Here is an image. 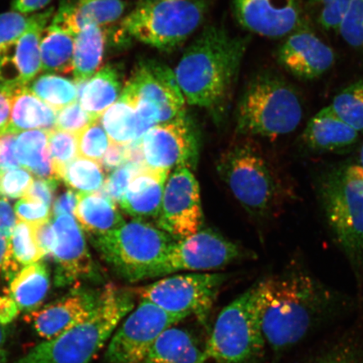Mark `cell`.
I'll list each match as a JSON object with an SVG mask.
<instances>
[{"label":"cell","instance_id":"cell-51","mask_svg":"<svg viewBox=\"0 0 363 363\" xmlns=\"http://www.w3.org/2000/svg\"><path fill=\"white\" fill-rule=\"evenodd\" d=\"M127 162L126 146L111 143L101 159V164L104 170L113 172Z\"/></svg>","mask_w":363,"mask_h":363},{"label":"cell","instance_id":"cell-24","mask_svg":"<svg viewBox=\"0 0 363 363\" xmlns=\"http://www.w3.org/2000/svg\"><path fill=\"white\" fill-rule=\"evenodd\" d=\"M124 86L121 67L108 65L84 83L79 101L84 110L98 121L120 99Z\"/></svg>","mask_w":363,"mask_h":363},{"label":"cell","instance_id":"cell-26","mask_svg":"<svg viewBox=\"0 0 363 363\" xmlns=\"http://www.w3.org/2000/svg\"><path fill=\"white\" fill-rule=\"evenodd\" d=\"M75 217L91 238L110 233L125 224L115 203L101 193L79 192Z\"/></svg>","mask_w":363,"mask_h":363},{"label":"cell","instance_id":"cell-5","mask_svg":"<svg viewBox=\"0 0 363 363\" xmlns=\"http://www.w3.org/2000/svg\"><path fill=\"white\" fill-rule=\"evenodd\" d=\"M134 308L133 294L108 284L96 311L58 337L45 340L16 363H89Z\"/></svg>","mask_w":363,"mask_h":363},{"label":"cell","instance_id":"cell-30","mask_svg":"<svg viewBox=\"0 0 363 363\" xmlns=\"http://www.w3.org/2000/svg\"><path fill=\"white\" fill-rule=\"evenodd\" d=\"M50 288V276L43 262L33 263L22 269L11 280L10 295L20 311H38Z\"/></svg>","mask_w":363,"mask_h":363},{"label":"cell","instance_id":"cell-57","mask_svg":"<svg viewBox=\"0 0 363 363\" xmlns=\"http://www.w3.org/2000/svg\"><path fill=\"white\" fill-rule=\"evenodd\" d=\"M7 339V329L6 326L0 325V347L3 346Z\"/></svg>","mask_w":363,"mask_h":363},{"label":"cell","instance_id":"cell-28","mask_svg":"<svg viewBox=\"0 0 363 363\" xmlns=\"http://www.w3.org/2000/svg\"><path fill=\"white\" fill-rule=\"evenodd\" d=\"M111 143L128 145L138 143L151 129L139 116L133 103L120 97L99 118Z\"/></svg>","mask_w":363,"mask_h":363},{"label":"cell","instance_id":"cell-22","mask_svg":"<svg viewBox=\"0 0 363 363\" xmlns=\"http://www.w3.org/2000/svg\"><path fill=\"white\" fill-rule=\"evenodd\" d=\"M169 175V171L144 165L131 179L119 203L122 211L136 220H157Z\"/></svg>","mask_w":363,"mask_h":363},{"label":"cell","instance_id":"cell-13","mask_svg":"<svg viewBox=\"0 0 363 363\" xmlns=\"http://www.w3.org/2000/svg\"><path fill=\"white\" fill-rule=\"evenodd\" d=\"M145 165L169 171L191 170L198 162L199 140L194 121L186 113L152 127L140 140Z\"/></svg>","mask_w":363,"mask_h":363},{"label":"cell","instance_id":"cell-19","mask_svg":"<svg viewBox=\"0 0 363 363\" xmlns=\"http://www.w3.org/2000/svg\"><path fill=\"white\" fill-rule=\"evenodd\" d=\"M101 291L75 290L67 296L30 313L35 333L51 340L88 320L101 301Z\"/></svg>","mask_w":363,"mask_h":363},{"label":"cell","instance_id":"cell-38","mask_svg":"<svg viewBox=\"0 0 363 363\" xmlns=\"http://www.w3.org/2000/svg\"><path fill=\"white\" fill-rule=\"evenodd\" d=\"M53 11V8H50L34 15L16 11L0 13V58L35 24L52 16Z\"/></svg>","mask_w":363,"mask_h":363},{"label":"cell","instance_id":"cell-43","mask_svg":"<svg viewBox=\"0 0 363 363\" xmlns=\"http://www.w3.org/2000/svg\"><path fill=\"white\" fill-rule=\"evenodd\" d=\"M94 121L77 101L57 111L56 130L79 135Z\"/></svg>","mask_w":363,"mask_h":363},{"label":"cell","instance_id":"cell-11","mask_svg":"<svg viewBox=\"0 0 363 363\" xmlns=\"http://www.w3.org/2000/svg\"><path fill=\"white\" fill-rule=\"evenodd\" d=\"M167 312L142 299L135 310L127 316L108 344V363H140L164 331L187 318Z\"/></svg>","mask_w":363,"mask_h":363},{"label":"cell","instance_id":"cell-53","mask_svg":"<svg viewBox=\"0 0 363 363\" xmlns=\"http://www.w3.org/2000/svg\"><path fill=\"white\" fill-rule=\"evenodd\" d=\"M17 221L11 203L6 198H0V235L10 240Z\"/></svg>","mask_w":363,"mask_h":363},{"label":"cell","instance_id":"cell-6","mask_svg":"<svg viewBox=\"0 0 363 363\" xmlns=\"http://www.w3.org/2000/svg\"><path fill=\"white\" fill-rule=\"evenodd\" d=\"M303 116L296 89L283 76L267 71L254 76L235 111L238 133L278 138L296 130Z\"/></svg>","mask_w":363,"mask_h":363},{"label":"cell","instance_id":"cell-2","mask_svg":"<svg viewBox=\"0 0 363 363\" xmlns=\"http://www.w3.org/2000/svg\"><path fill=\"white\" fill-rule=\"evenodd\" d=\"M248 38L230 35L207 26L186 49L174 74L190 106L217 111L223 108L237 82Z\"/></svg>","mask_w":363,"mask_h":363},{"label":"cell","instance_id":"cell-60","mask_svg":"<svg viewBox=\"0 0 363 363\" xmlns=\"http://www.w3.org/2000/svg\"><path fill=\"white\" fill-rule=\"evenodd\" d=\"M78 1L83 2V1H87V0H78Z\"/></svg>","mask_w":363,"mask_h":363},{"label":"cell","instance_id":"cell-20","mask_svg":"<svg viewBox=\"0 0 363 363\" xmlns=\"http://www.w3.org/2000/svg\"><path fill=\"white\" fill-rule=\"evenodd\" d=\"M50 18L35 24L0 58V83L22 87L35 79L42 70L40 40Z\"/></svg>","mask_w":363,"mask_h":363},{"label":"cell","instance_id":"cell-47","mask_svg":"<svg viewBox=\"0 0 363 363\" xmlns=\"http://www.w3.org/2000/svg\"><path fill=\"white\" fill-rule=\"evenodd\" d=\"M58 184L59 179L56 178L35 179L25 197L42 202L50 208L53 202L54 194L57 191Z\"/></svg>","mask_w":363,"mask_h":363},{"label":"cell","instance_id":"cell-23","mask_svg":"<svg viewBox=\"0 0 363 363\" xmlns=\"http://www.w3.org/2000/svg\"><path fill=\"white\" fill-rule=\"evenodd\" d=\"M359 138L360 133L345 123L328 106L308 122L301 135V142L313 152H335L353 147Z\"/></svg>","mask_w":363,"mask_h":363},{"label":"cell","instance_id":"cell-29","mask_svg":"<svg viewBox=\"0 0 363 363\" xmlns=\"http://www.w3.org/2000/svg\"><path fill=\"white\" fill-rule=\"evenodd\" d=\"M106 44L102 27H86L75 36L72 74L77 84L86 83L99 69Z\"/></svg>","mask_w":363,"mask_h":363},{"label":"cell","instance_id":"cell-17","mask_svg":"<svg viewBox=\"0 0 363 363\" xmlns=\"http://www.w3.org/2000/svg\"><path fill=\"white\" fill-rule=\"evenodd\" d=\"M277 59L294 78L308 81L320 78L334 66L335 53L314 31L303 26L286 38Z\"/></svg>","mask_w":363,"mask_h":363},{"label":"cell","instance_id":"cell-36","mask_svg":"<svg viewBox=\"0 0 363 363\" xmlns=\"http://www.w3.org/2000/svg\"><path fill=\"white\" fill-rule=\"evenodd\" d=\"M61 179L79 193H94L103 188L106 175L101 163L80 157L65 167Z\"/></svg>","mask_w":363,"mask_h":363},{"label":"cell","instance_id":"cell-39","mask_svg":"<svg viewBox=\"0 0 363 363\" xmlns=\"http://www.w3.org/2000/svg\"><path fill=\"white\" fill-rule=\"evenodd\" d=\"M48 146L54 174L61 180L65 167L79 156L78 135L59 130L49 131Z\"/></svg>","mask_w":363,"mask_h":363},{"label":"cell","instance_id":"cell-45","mask_svg":"<svg viewBox=\"0 0 363 363\" xmlns=\"http://www.w3.org/2000/svg\"><path fill=\"white\" fill-rule=\"evenodd\" d=\"M350 0H313L319 7V21L328 30H338Z\"/></svg>","mask_w":363,"mask_h":363},{"label":"cell","instance_id":"cell-37","mask_svg":"<svg viewBox=\"0 0 363 363\" xmlns=\"http://www.w3.org/2000/svg\"><path fill=\"white\" fill-rule=\"evenodd\" d=\"M329 106L340 120L361 133L363 131V79L340 91Z\"/></svg>","mask_w":363,"mask_h":363},{"label":"cell","instance_id":"cell-31","mask_svg":"<svg viewBox=\"0 0 363 363\" xmlns=\"http://www.w3.org/2000/svg\"><path fill=\"white\" fill-rule=\"evenodd\" d=\"M49 131L33 130L17 135L16 155L23 169L38 179L56 178L48 146ZM57 179V178H56Z\"/></svg>","mask_w":363,"mask_h":363},{"label":"cell","instance_id":"cell-4","mask_svg":"<svg viewBox=\"0 0 363 363\" xmlns=\"http://www.w3.org/2000/svg\"><path fill=\"white\" fill-rule=\"evenodd\" d=\"M217 171L237 201L257 220L276 216L296 195L293 185L252 143L227 149L218 160Z\"/></svg>","mask_w":363,"mask_h":363},{"label":"cell","instance_id":"cell-7","mask_svg":"<svg viewBox=\"0 0 363 363\" xmlns=\"http://www.w3.org/2000/svg\"><path fill=\"white\" fill-rule=\"evenodd\" d=\"M207 0H139L122 21V34L160 50L178 48L202 25Z\"/></svg>","mask_w":363,"mask_h":363},{"label":"cell","instance_id":"cell-12","mask_svg":"<svg viewBox=\"0 0 363 363\" xmlns=\"http://www.w3.org/2000/svg\"><path fill=\"white\" fill-rule=\"evenodd\" d=\"M242 256V250L211 229L172 245L148 276V279L184 271H210L222 269Z\"/></svg>","mask_w":363,"mask_h":363},{"label":"cell","instance_id":"cell-14","mask_svg":"<svg viewBox=\"0 0 363 363\" xmlns=\"http://www.w3.org/2000/svg\"><path fill=\"white\" fill-rule=\"evenodd\" d=\"M121 97L151 108L159 123L185 113V99L174 72L157 61L139 62L125 84Z\"/></svg>","mask_w":363,"mask_h":363},{"label":"cell","instance_id":"cell-35","mask_svg":"<svg viewBox=\"0 0 363 363\" xmlns=\"http://www.w3.org/2000/svg\"><path fill=\"white\" fill-rule=\"evenodd\" d=\"M305 363H363V338L347 331L320 349Z\"/></svg>","mask_w":363,"mask_h":363},{"label":"cell","instance_id":"cell-52","mask_svg":"<svg viewBox=\"0 0 363 363\" xmlns=\"http://www.w3.org/2000/svg\"><path fill=\"white\" fill-rule=\"evenodd\" d=\"M78 194L69 189L59 195L53 203V216L55 218L68 215L75 216L77 206H78Z\"/></svg>","mask_w":363,"mask_h":363},{"label":"cell","instance_id":"cell-48","mask_svg":"<svg viewBox=\"0 0 363 363\" xmlns=\"http://www.w3.org/2000/svg\"><path fill=\"white\" fill-rule=\"evenodd\" d=\"M16 138L15 134L0 136V174L21 167L16 155Z\"/></svg>","mask_w":363,"mask_h":363},{"label":"cell","instance_id":"cell-32","mask_svg":"<svg viewBox=\"0 0 363 363\" xmlns=\"http://www.w3.org/2000/svg\"><path fill=\"white\" fill-rule=\"evenodd\" d=\"M45 257L35 242L33 225L18 220L12 237L9 240L4 267V277L12 280L19 272Z\"/></svg>","mask_w":363,"mask_h":363},{"label":"cell","instance_id":"cell-59","mask_svg":"<svg viewBox=\"0 0 363 363\" xmlns=\"http://www.w3.org/2000/svg\"><path fill=\"white\" fill-rule=\"evenodd\" d=\"M6 352L0 348V363H6Z\"/></svg>","mask_w":363,"mask_h":363},{"label":"cell","instance_id":"cell-27","mask_svg":"<svg viewBox=\"0 0 363 363\" xmlns=\"http://www.w3.org/2000/svg\"><path fill=\"white\" fill-rule=\"evenodd\" d=\"M193 335L174 326L166 330L140 363H206Z\"/></svg>","mask_w":363,"mask_h":363},{"label":"cell","instance_id":"cell-16","mask_svg":"<svg viewBox=\"0 0 363 363\" xmlns=\"http://www.w3.org/2000/svg\"><path fill=\"white\" fill-rule=\"evenodd\" d=\"M233 8L244 29L264 38H287L303 26L298 0H233Z\"/></svg>","mask_w":363,"mask_h":363},{"label":"cell","instance_id":"cell-50","mask_svg":"<svg viewBox=\"0 0 363 363\" xmlns=\"http://www.w3.org/2000/svg\"><path fill=\"white\" fill-rule=\"evenodd\" d=\"M35 242L45 256H52L56 246V233L51 221L34 225Z\"/></svg>","mask_w":363,"mask_h":363},{"label":"cell","instance_id":"cell-18","mask_svg":"<svg viewBox=\"0 0 363 363\" xmlns=\"http://www.w3.org/2000/svg\"><path fill=\"white\" fill-rule=\"evenodd\" d=\"M56 246L52 257L56 262V284L63 286L94 274L83 230L71 216H60L52 223Z\"/></svg>","mask_w":363,"mask_h":363},{"label":"cell","instance_id":"cell-44","mask_svg":"<svg viewBox=\"0 0 363 363\" xmlns=\"http://www.w3.org/2000/svg\"><path fill=\"white\" fill-rule=\"evenodd\" d=\"M33 177L26 169H17L0 174V194L10 199L26 196L33 184Z\"/></svg>","mask_w":363,"mask_h":363},{"label":"cell","instance_id":"cell-58","mask_svg":"<svg viewBox=\"0 0 363 363\" xmlns=\"http://www.w3.org/2000/svg\"><path fill=\"white\" fill-rule=\"evenodd\" d=\"M357 164L358 166H359L361 167V169H363V143L360 147L359 156H358V160H357Z\"/></svg>","mask_w":363,"mask_h":363},{"label":"cell","instance_id":"cell-8","mask_svg":"<svg viewBox=\"0 0 363 363\" xmlns=\"http://www.w3.org/2000/svg\"><path fill=\"white\" fill-rule=\"evenodd\" d=\"M91 239L104 259L129 282L148 279L153 267L176 242L165 231L136 220Z\"/></svg>","mask_w":363,"mask_h":363},{"label":"cell","instance_id":"cell-3","mask_svg":"<svg viewBox=\"0 0 363 363\" xmlns=\"http://www.w3.org/2000/svg\"><path fill=\"white\" fill-rule=\"evenodd\" d=\"M318 201L331 237L363 284V169L357 163L330 167L317 176Z\"/></svg>","mask_w":363,"mask_h":363},{"label":"cell","instance_id":"cell-55","mask_svg":"<svg viewBox=\"0 0 363 363\" xmlns=\"http://www.w3.org/2000/svg\"><path fill=\"white\" fill-rule=\"evenodd\" d=\"M50 2L51 0H13L12 10L22 13H30L42 10Z\"/></svg>","mask_w":363,"mask_h":363},{"label":"cell","instance_id":"cell-34","mask_svg":"<svg viewBox=\"0 0 363 363\" xmlns=\"http://www.w3.org/2000/svg\"><path fill=\"white\" fill-rule=\"evenodd\" d=\"M75 82L55 74H44L31 81L27 85L40 101L48 104L56 111L69 104L79 101V90Z\"/></svg>","mask_w":363,"mask_h":363},{"label":"cell","instance_id":"cell-33","mask_svg":"<svg viewBox=\"0 0 363 363\" xmlns=\"http://www.w3.org/2000/svg\"><path fill=\"white\" fill-rule=\"evenodd\" d=\"M75 36L48 26L40 40L42 70L49 74L72 72Z\"/></svg>","mask_w":363,"mask_h":363},{"label":"cell","instance_id":"cell-41","mask_svg":"<svg viewBox=\"0 0 363 363\" xmlns=\"http://www.w3.org/2000/svg\"><path fill=\"white\" fill-rule=\"evenodd\" d=\"M338 33L349 47L363 51V0H350Z\"/></svg>","mask_w":363,"mask_h":363},{"label":"cell","instance_id":"cell-49","mask_svg":"<svg viewBox=\"0 0 363 363\" xmlns=\"http://www.w3.org/2000/svg\"><path fill=\"white\" fill-rule=\"evenodd\" d=\"M16 88V86L0 83V136L7 134Z\"/></svg>","mask_w":363,"mask_h":363},{"label":"cell","instance_id":"cell-46","mask_svg":"<svg viewBox=\"0 0 363 363\" xmlns=\"http://www.w3.org/2000/svg\"><path fill=\"white\" fill-rule=\"evenodd\" d=\"M18 220L31 225H38L50 220V208L42 202L26 197L18 201L15 206Z\"/></svg>","mask_w":363,"mask_h":363},{"label":"cell","instance_id":"cell-42","mask_svg":"<svg viewBox=\"0 0 363 363\" xmlns=\"http://www.w3.org/2000/svg\"><path fill=\"white\" fill-rule=\"evenodd\" d=\"M145 164L134 162H126L123 165L111 172L103 186V195L113 203H120L128 189L133 177Z\"/></svg>","mask_w":363,"mask_h":363},{"label":"cell","instance_id":"cell-1","mask_svg":"<svg viewBox=\"0 0 363 363\" xmlns=\"http://www.w3.org/2000/svg\"><path fill=\"white\" fill-rule=\"evenodd\" d=\"M257 291L263 337L277 354L292 350L352 306L350 298L321 282L298 258L257 283Z\"/></svg>","mask_w":363,"mask_h":363},{"label":"cell","instance_id":"cell-54","mask_svg":"<svg viewBox=\"0 0 363 363\" xmlns=\"http://www.w3.org/2000/svg\"><path fill=\"white\" fill-rule=\"evenodd\" d=\"M20 308L10 294L0 296V325L11 323L20 314Z\"/></svg>","mask_w":363,"mask_h":363},{"label":"cell","instance_id":"cell-15","mask_svg":"<svg viewBox=\"0 0 363 363\" xmlns=\"http://www.w3.org/2000/svg\"><path fill=\"white\" fill-rule=\"evenodd\" d=\"M158 228L176 242L196 234L201 229L203 213L199 185L191 170L178 169L167 180Z\"/></svg>","mask_w":363,"mask_h":363},{"label":"cell","instance_id":"cell-21","mask_svg":"<svg viewBox=\"0 0 363 363\" xmlns=\"http://www.w3.org/2000/svg\"><path fill=\"white\" fill-rule=\"evenodd\" d=\"M125 10L124 0H62L49 26L76 36L86 27H103L119 20Z\"/></svg>","mask_w":363,"mask_h":363},{"label":"cell","instance_id":"cell-9","mask_svg":"<svg viewBox=\"0 0 363 363\" xmlns=\"http://www.w3.org/2000/svg\"><path fill=\"white\" fill-rule=\"evenodd\" d=\"M265 345L256 284L222 310L203 351L208 361L249 363Z\"/></svg>","mask_w":363,"mask_h":363},{"label":"cell","instance_id":"cell-10","mask_svg":"<svg viewBox=\"0 0 363 363\" xmlns=\"http://www.w3.org/2000/svg\"><path fill=\"white\" fill-rule=\"evenodd\" d=\"M225 280L222 274L174 275L140 287L138 294L167 312L194 315L206 322Z\"/></svg>","mask_w":363,"mask_h":363},{"label":"cell","instance_id":"cell-40","mask_svg":"<svg viewBox=\"0 0 363 363\" xmlns=\"http://www.w3.org/2000/svg\"><path fill=\"white\" fill-rule=\"evenodd\" d=\"M78 140L79 155L98 162H101L111 144V140L99 120L81 131Z\"/></svg>","mask_w":363,"mask_h":363},{"label":"cell","instance_id":"cell-56","mask_svg":"<svg viewBox=\"0 0 363 363\" xmlns=\"http://www.w3.org/2000/svg\"><path fill=\"white\" fill-rule=\"evenodd\" d=\"M9 240L0 235V279L4 276V262L8 251Z\"/></svg>","mask_w":363,"mask_h":363},{"label":"cell","instance_id":"cell-25","mask_svg":"<svg viewBox=\"0 0 363 363\" xmlns=\"http://www.w3.org/2000/svg\"><path fill=\"white\" fill-rule=\"evenodd\" d=\"M56 121L57 111L36 97L27 86L16 88L7 134L33 130L52 131L56 130Z\"/></svg>","mask_w":363,"mask_h":363}]
</instances>
